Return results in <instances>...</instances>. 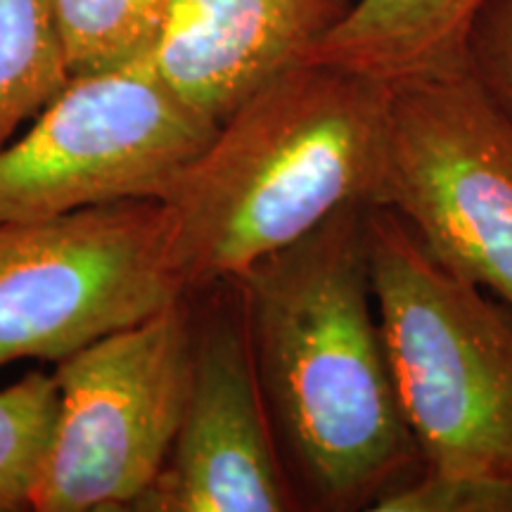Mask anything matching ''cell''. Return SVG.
I'll list each match as a JSON object with an SVG mask.
<instances>
[{
    "instance_id": "6da1fadb",
    "label": "cell",
    "mask_w": 512,
    "mask_h": 512,
    "mask_svg": "<svg viewBox=\"0 0 512 512\" xmlns=\"http://www.w3.org/2000/svg\"><path fill=\"white\" fill-rule=\"evenodd\" d=\"M368 207L344 204L233 278L302 510H373L422 470L377 316Z\"/></svg>"
},
{
    "instance_id": "7a4b0ae2",
    "label": "cell",
    "mask_w": 512,
    "mask_h": 512,
    "mask_svg": "<svg viewBox=\"0 0 512 512\" xmlns=\"http://www.w3.org/2000/svg\"><path fill=\"white\" fill-rule=\"evenodd\" d=\"M389 83L297 62L235 107L159 202L185 292L233 280L344 204H375Z\"/></svg>"
},
{
    "instance_id": "3957f363",
    "label": "cell",
    "mask_w": 512,
    "mask_h": 512,
    "mask_svg": "<svg viewBox=\"0 0 512 512\" xmlns=\"http://www.w3.org/2000/svg\"><path fill=\"white\" fill-rule=\"evenodd\" d=\"M377 316L422 467L512 477V313L368 207Z\"/></svg>"
},
{
    "instance_id": "277c9868",
    "label": "cell",
    "mask_w": 512,
    "mask_h": 512,
    "mask_svg": "<svg viewBox=\"0 0 512 512\" xmlns=\"http://www.w3.org/2000/svg\"><path fill=\"white\" fill-rule=\"evenodd\" d=\"M192 373V294L57 361L55 434L31 510H133L174 446Z\"/></svg>"
},
{
    "instance_id": "5b68a950",
    "label": "cell",
    "mask_w": 512,
    "mask_h": 512,
    "mask_svg": "<svg viewBox=\"0 0 512 512\" xmlns=\"http://www.w3.org/2000/svg\"><path fill=\"white\" fill-rule=\"evenodd\" d=\"M375 207L512 313V124L467 67L389 83Z\"/></svg>"
},
{
    "instance_id": "8992f818",
    "label": "cell",
    "mask_w": 512,
    "mask_h": 512,
    "mask_svg": "<svg viewBox=\"0 0 512 512\" xmlns=\"http://www.w3.org/2000/svg\"><path fill=\"white\" fill-rule=\"evenodd\" d=\"M183 294L159 200L0 221V370L62 361Z\"/></svg>"
},
{
    "instance_id": "52a82bcc",
    "label": "cell",
    "mask_w": 512,
    "mask_h": 512,
    "mask_svg": "<svg viewBox=\"0 0 512 512\" xmlns=\"http://www.w3.org/2000/svg\"><path fill=\"white\" fill-rule=\"evenodd\" d=\"M216 128L171 91L150 57L72 76L0 150V221L159 200Z\"/></svg>"
},
{
    "instance_id": "ba28073f",
    "label": "cell",
    "mask_w": 512,
    "mask_h": 512,
    "mask_svg": "<svg viewBox=\"0 0 512 512\" xmlns=\"http://www.w3.org/2000/svg\"><path fill=\"white\" fill-rule=\"evenodd\" d=\"M192 294V373L169 460L133 512H292L235 280Z\"/></svg>"
},
{
    "instance_id": "9c48e42d",
    "label": "cell",
    "mask_w": 512,
    "mask_h": 512,
    "mask_svg": "<svg viewBox=\"0 0 512 512\" xmlns=\"http://www.w3.org/2000/svg\"><path fill=\"white\" fill-rule=\"evenodd\" d=\"M356 0H171L150 62L185 105L221 124L302 62Z\"/></svg>"
},
{
    "instance_id": "30bf717a",
    "label": "cell",
    "mask_w": 512,
    "mask_h": 512,
    "mask_svg": "<svg viewBox=\"0 0 512 512\" xmlns=\"http://www.w3.org/2000/svg\"><path fill=\"white\" fill-rule=\"evenodd\" d=\"M486 0H356L304 55L394 83L465 67L472 22Z\"/></svg>"
},
{
    "instance_id": "8fae6325",
    "label": "cell",
    "mask_w": 512,
    "mask_h": 512,
    "mask_svg": "<svg viewBox=\"0 0 512 512\" xmlns=\"http://www.w3.org/2000/svg\"><path fill=\"white\" fill-rule=\"evenodd\" d=\"M72 81L50 0H0V150Z\"/></svg>"
},
{
    "instance_id": "7c38bea8",
    "label": "cell",
    "mask_w": 512,
    "mask_h": 512,
    "mask_svg": "<svg viewBox=\"0 0 512 512\" xmlns=\"http://www.w3.org/2000/svg\"><path fill=\"white\" fill-rule=\"evenodd\" d=\"M72 76L147 60L171 0H50Z\"/></svg>"
},
{
    "instance_id": "4fadbf2b",
    "label": "cell",
    "mask_w": 512,
    "mask_h": 512,
    "mask_svg": "<svg viewBox=\"0 0 512 512\" xmlns=\"http://www.w3.org/2000/svg\"><path fill=\"white\" fill-rule=\"evenodd\" d=\"M60 392L53 373H27L0 389V512L31 510L55 434Z\"/></svg>"
},
{
    "instance_id": "5bb4252c",
    "label": "cell",
    "mask_w": 512,
    "mask_h": 512,
    "mask_svg": "<svg viewBox=\"0 0 512 512\" xmlns=\"http://www.w3.org/2000/svg\"><path fill=\"white\" fill-rule=\"evenodd\" d=\"M375 512H512V477L422 470L375 503Z\"/></svg>"
},
{
    "instance_id": "9a60e30c",
    "label": "cell",
    "mask_w": 512,
    "mask_h": 512,
    "mask_svg": "<svg viewBox=\"0 0 512 512\" xmlns=\"http://www.w3.org/2000/svg\"><path fill=\"white\" fill-rule=\"evenodd\" d=\"M465 67L512 124V0H486L467 34Z\"/></svg>"
}]
</instances>
